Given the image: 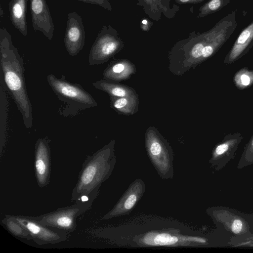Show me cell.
<instances>
[{
	"label": "cell",
	"instance_id": "6da1fadb",
	"mask_svg": "<svg viewBox=\"0 0 253 253\" xmlns=\"http://www.w3.org/2000/svg\"><path fill=\"white\" fill-rule=\"evenodd\" d=\"M0 66L4 82L21 113L26 128L33 126V111L24 76L23 60L5 28L0 29Z\"/></svg>",
	"mask_w": 253,
	"mask_h": 253
},
{
	"label": "cell",
	"instance_id": "7a4b0ae2",
	"mask_svg": "<svg viewBox=\"0 0 253 253\" xmlns=\"http://www.w3.org/2000/svg\"><path fill=\"white\" fill-rule=\"evenodd\" d=\"M116 163L114 140L87 156L72 192V201L76 202L86 197L93 202L99 194L100 187L111 175Z\"/></svg>",
	"mask_w": 253,
	"mask_h": 253
},
{
	"label": "cell",
	"instance_id": "3957f363",
	"mask_svg": "<svg viewBox=\"0 0 253 253\" xmlns=\"http://www.w3.org/2000/svg\"><path fill=\"white\" fill-rule=\"evenodd\" d=\"M237 10L221 18L209 31L198 36L183 60L184 65L196 66L214 54L234 32Z\"/></svg>",
	"mask_w": 253,
	"mask_h": 253
},
{
	"label": "cell",
	"instance_id": "277c9868",
	"mask_svg": "<svg viewBox=\"0 0 253 253\" xmlns=\"http://www.w3.org/2000/svg\"><path fill=\"white\" fill-rule=\"evenodd\" d=\"M47 81L54 93L65 105L59 111L60 116L75 117L81 111L97 105L93 97L80 84L67 81L63 75L58 78L49 74Z\"/></svg>",
	"mask_w": 253,
	"mask_h": 253
},
{
	"label": "cell",
	"instance_id": "5b68a950",
	"mask_svg": "<svg viewBox=\"0 0 253 253\" xmlns=\"http://www.w3.org/2000/svg\"><path fill=\"white\" fill-rule=\"evenodd\" d=\"M145 147L149 158L163 179L173 176L174 154L169 142L154 127H149L145 134Z\"/></svg>",
	"mask_w": 253,
	"mask_h": 253
},
{
	"label": "cell",
	"instance_id": "8992f818",
	"mask_svg": "<svg viewBox=\"0 0 253 253\" xmlns=\"http://www.w3.org/2000/svg\"><path fill=\"white\" fill-rule=\"evenodd\" d=\"M92 203L78 200L73 205L32 217L42 224L71 232L76 229L77 218L90 209Z\"/></svg>",
	"mask_w": 253,
	"mask_h": 253
},
{
	"label": "cell",
	"instance_id": "52a82bcc",
	"mask_svg": "<svg viewBox=\"0 0 253 253\" xmlns=\"http://www.w3.org/2000/svg\"><path fill=\"white\" fill-rule=\"evenodd\" d=\"M123 42L110 25L103 26L92 44L88 55L90 65L106 62L122 48Z\"/></svg>",
	"mask_w": 253,
	"mask_h": 253
},
{
	"label": "cell",
	"instance_id": "ba28073f",
	"mask_svg": "<svg viewBox=\"0 0 253 253\" xmlns=\"http://www.w3.org/2000/svg\"><path fill=\"white\" fill-rule=\"evenodd\" d=\"M30 233L32 240L39 245L54 244L66 241L69 232L39 223L32 216L14 215Z\"/></svg>",
	"mask_w": 253,
	"mask_h": 253
},
{
	"label": "cell",
	"instance_id": "9c48e42d",
	"mask_svg": "<svg viewBox=\"0 0 253 253\" xmlns=\"http://www.w3.org/2000/svg\"><path fill=\"white\" fill-rule=\"evenodd\" d=\"M145 191L144 182L140 178L133 181L114 207L104 216L102 220L129 214L141 199Z\"/></svg>",
	"mask_w": 253,
	"mask_h": 253
},
{
	"label": "cell",
	"instance_id": "30bf717a",
	"mask_svg": "<svg viewBox=\"0 0 253 253\" xmlns=\"http://www.w3.org/2000/svg\"><path fill=\"white\" fill-rule=\"evenodd\" d=\"M85 39L82 17L75 11L69 12L68 14L64 42L70 55L76 56L83 49Z\"/></svg>",
	"mask_w": 253,
	"mask_h": 253
},
{
	"label": "cell",
	"instance_id": "8fae6325",
	"mask_svg": "<svg viewBox=\"0 0 253 253\" xmlns=\"http://www.w3.org/2000/svg\"><path fill=\"white\" fill-rule=\"evenodd\" d=\"M34 169L38 186H46L50 181L51 172L50 148L46 138H39L35 143Z\"/></svg>",
	"mask_w": 253,
	"mask_h": 253
},
{
	"label": "cell",
	"instance_id": "7c38bea8",
	"mask_svg": "<svg viewBox=\"0 0 253 253\" xmlns=\"http://www.w3.org/2000/svg\"><path fill=\"white\" fill-rule=\"evenodd\" d=\"M32 26L34 31H39L49 40H51L54 25L46 0H30Z\"/></svg>",
	"mask_w": 253,
	"mask_h": 253
},
{
	"label": "cell",
	"instance_id": "4fadbf2b",
	"mask_svg": "<svg viewBox=\"0 0 253 253\" xmlns=\"http://www.w3.org/2000/svg\"><path fill=\"white\" fill-rule=\"evenodd\" d=\"M253 47V21L240 33L223 63L231 64L246 54Z\"/></svg>",
	"mask_w": 253,
	"mask_h": 253
},
{
	"label": "cell",
	"instance_id": "5bb4252c",
	"mask_svg": "<svg viewBox=\"0 0 253 253\" xmlns=\"http://www.w3.org/2000/svg\"><path fill=\"white\" fill-rule=\"evenodd\" d=\"M135 72V66L129 61L119 60L109 65L103 76L106 80L121 81L128 79Z\"/></svg>",
	"mask_w": 253,
	"mask_h": 253
},
{
	"label": "cell",
	"instance_id": "9a60e30c",
	"mask_svg": "<svg viewBox=\"0 0 253 253\" xmlns=\"http://www.w3.org/2000/svg\"><path fill=\"white\" fill-rule=\"evenodd\" d=\"M28 0H10L8 4L11 22L23 36H27L28 29L26 10Z\"/></svg>",
	"mask_w": 253,
	"mask_h": 253
},
{
	"label": "cell",
	"instance_id": "2e32d148",
	"mask_svg": "<svg viewBox=\"0 0 253 253\" xmlns=\"http://www.w3.org/2000/svg\"><path fill=\"white\" fill-rule=\"evenodd\" d=\"M92 84L95 88L107 93L110 97L119 98L137 95L135 91L129 86L105 79L95 82Z\"/></svg>",
	"mask_w": 253,
	"mask_h": 253
},
{
	"label": "cell",
	"instance_id": "e0dca14e",
	"mask_svg": "<svg viewBox=\"0 0 253 253\" xmlns=\"http://www.w3.org/2000/svg\"><path fill=\"white\" fill-rule=\"evenodd\" d=\"M141 241L145 245L151 246L176 245L180 244L179 241H183L176 233L168 232L147 234L142 237Z\"/></svg>",
	"mask_w": 253,
	"mask_h": 253
},
{
	"label": "cell",
	"instance_id": "ac0fdd59",
	"mask_svg": "<svg viewBox=\"0 0 253 253\" xmlns=\"http://www.w3.org/2000/svg\"><path fill=\"white\" fill-rule=\"evenodd\" d=\"M112 107L118 113L131 115L137 111L138 95L119 98L110 97Z\"/></svg>",
	"mask_w": 253,
	"mask_h": 253
},
{
	"label": "cell",
	"instance_id": "d6986e66",
	"mask_svg": "<svg viewBox=\"0 0 253 253\" xmlns=\"http://www.w3.org/2000/svg\"><path fill=\"white\" fill-rule=\"evenodd\" d=\"M1 222L14 236L27 240H32L29 231L17 220L14 215L5 214Z\"/></svg>",
	"mask_w": 253,
	"mask_h": 253
},
{
	"label": "cell",
	"instance_id": "ffe728a7",
	"mask_svg": "<svg viewBox=\"0 0 253 253\" xmlns=\"http://www.w3.org/2000/svg\"><path fill=\"white\" fill-rule=\"evenodd\" d=\"M233 81L237 87L246 88L253 84V70L247 68L241 69L235 75Z\"/></svg>",
	"mask_w": 253,
	"mask_h": 253
},
{
	"label": "cell",
	"instance_id": "44dd1931",
	"mask_svg": "<svg viewBox=\"0 0 253 253\" xmlns=\"http://www.w3.org/2000/svg\"><path fill=\"white\" fill-rule=\"evenodd\" d=\"M230 0H210L200 9L199 17H203L219 11L227 5Z\"/></svg>",
	"mask_w": 253,
	"mask_h": 253
},
{
	"label": "cell",
	"instance_id": "7402d4cb",
	"mask_svg": "<svg viewBox=\"0 0 253 253\" xmlns=\"http://www.w3.org/2000/svg\"><path fill=\"white\" fill-rule=\"evenodd\" d=\"M84 3L99 5L108 10H111V5L108 0H78Z\"/></svg>",
	"mask_w": 253,
	"mask_h": 253
},
{
	"label": "cell",
	"instance_id": "603a6c76",
	"mask_svg": "<svg viewBox=\"0 0 253 253\" xmlns=\"http://www.w3.org/2000/svg\"><path fill=\"white\" fill-rule=\"evenodd\" d=\"M242 226V222L239 219H236L232 223L231 226L232 231L234 233L238 234L241 231Z\"/></svg>",
	"mask_w": 253,
	"mask_h": 253
},
{
	"label": "cell",
	"instance_id": "cb8c5ba5",
	"mask_svg": "<svg viewBox=\"0 0 253 253\" xmlns=\"http://www.w3.org/2000/svg\"><path fill=\"white\" fill-rule=\"evenodd\" d=\"M180 1L182 2H187L188 1H189V0H179ZM197 0L198 1H202L203 0Z\"/></svg>",
	"mask_w": 253,
	"mask_h": 253
}]
</instances>
